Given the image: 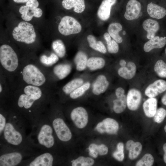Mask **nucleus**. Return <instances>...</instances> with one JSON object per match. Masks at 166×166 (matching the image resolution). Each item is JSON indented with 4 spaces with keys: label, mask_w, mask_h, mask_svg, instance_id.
Wrapping results in <instances>:
<instances>
[{
    "label": "nucleus",
    "mask_w": 166,
    "mask_h": 166,
    "mask_svg": "<svg viewBox=\"0 0 166 166\" xmlns=\"http://www.w3.org/2000/svg\"><path fill=\"white\" fill-rule=\"evenodd\" d=\"M29 125L17 113H7L6 123L0 135V144L14 149L38 151L32 146L28 140L26 130Z\"/></svg>",
    "instance_id": "obj_1"
},
{
    "label": "nucleus",
    "mask_w": 166,
    "mask_h": 166,
    "mask_svg": "<svg viewBox=\"0 0 166 166\" xmlns=\"http://www.w3.org/2000/svg\"><path fill=\"white\" fill-rule=\"evenodd\" d=\"M54 132L46 113L31 127L28 138L32 146L40 152H53L56 144Z\"/></svg>",
    "instance_id": "obj_2"
},
{
    "label": "nucleus",
    "mask_w": 166,
    "mask_h": 166,
    "mask_svg": "<svg viewBox=\"0 0 166 166\" xmlns=\"http://www.w3.org/2000/svg\"><path fill=\"white\" fill-rule=\"evenodd\" d=\"M0 166H20L25 160L39 152L13 149L0 144Z\"/></svg>",
    "instance_id": "obj_3"
},
{
    "label": "nucleus",
    "mask_w": 166,
    "mask_h": 166,
    "mask_svg": "<svg viewBox=\"0 0 166 166\" xmlns=\"http://www.w3.org/2000/svg\"><path fill=\"white\" fill-rule=\"evenodd\" d=\"M46 114L58 139L63 143L69 141L72 137V133L63 118L54 116L51 112H46Z\"/></svg>",
    "instance_id": "obj_4"
},
{
    "label": "nucleus",
    "mask_w": 166,
    "mask_h": 166,
    "mask_svg": "<svg viewBox=\"0 0 166 166\" xmlns=\"http://www.w3.org/2000/svg\"><path fill=\"white\" fill-rule=\"evenodd\" d=\"M12 35L16 41L30 44L34 42L36 34L33 25L27 22H20L14 29Z\"/></svg>",
    "instance_id": "obj_5"
},
{
    "label": "nucleus",
    "mask_w": 166,
    "mask_h": 166,
    "mask_svg": "<svg viewBox=\"0 0 166 166\" xmlns=\"http://www.w3.org/2000/svg\"><path fill=\"white\" fill-rule=\"evenodd\" d=\"M0 61L3 67L9 72L14 71L18 66L17 56L12 48L7 45L0 46Z\"/></svg>",
    "instance_id": "obj_6"
},
{
    "label": "nucleus",
    "mask_w": 166,
    "mask_h": 166,
    "mask_svg": "<svg viewBox=\"0 0 166 166\" xmlns=\"http://www.w3.org/2000/svg\"><path fill=\"white\" fill-rule=\"evenodd\" d=\"M22 75L23 80L28 84L40 86L45 81L44 74L36 66L32 64H29L24 68Z\"/></svg>",
    "instance_id": "obj_7"
},
{
    "label": "nucleus",
    "mask_w": 166,
    "mask_h": 166,
    "mask_svg": "<svg viewBox=\"0 0 166 166\" xmlns=\"http://www.w3.org/2000/svg\"><path fill=\"white\" fill-rule=\"evenodd\" d=\"M53 152H40L23 161L20 166H52L55 158Z\"/></svg>",
    "instance_id": "obj_8"
},
{
    "label": "nucleus",
    "mask_w": 166,
    "mask_h": 166,
    "mask_svg": "<svg viewBox=\"0 0 166 166\" xmlns=\"http://www.w3.org/2000/svg\"><path fill=\"white\" fill-rule=\"evenodd\" d=\"M82 29L80 24L73 17L68 16L64 17L58 26L60 34L65 35L78 34Z\"/></svg>",
    "instance_id": "obj_9"
},
{
    "label": "nucleus",
    "mask_w": 166,
    "mask_h": 166,
    "mask_svg": "<svg viewBox=\"0 0 166 166\" xmlns=\"http://www.w3.org/2000/svg\"><path fill=\"white\" fill-rule=\"evenodd\" d=\"M70 117L75 125L79 128L85 127L88 121L87 112L82 107H78L73 109L70 113Z\"/></svg>",
    "instance_id": "obj_10"
},
{
    "label": "nucleus",
    "mask_w": 166,
    "mask_h": 166,
    "mask_svg": "<svg viewBox=\"0 0 166 166\" xmlns=\"http://www.w3.org/2000/svg\"><path fill=\"white\" fill-rule=\"evenodd\" d=\"M119 128L118 123L114 119L107 118L99 122L96 127V129L100 133L115 134Z\"/></svg>",
    "instance_id": "obj_11"
},
{
    "label": "nucleus",
    "mask_w": 166,
    "mask_h": 166,
    "mask_svg": "<svg viewBox=\"0 0 166 166\" xmlns=\"http://www.w3.org/2000/svg\"><path fill=\"white\" fill-rule=\"evenodd\" d=\"M166 90V81L162 79L156 80L145 89V95L149 98L156 97Z\"/></svg>",
    "instance_id": "obj_12"
},
{
    "label": "nucleus",
    "mask_w": 166,
    "mask_h": 166,
    "mask_svg": "<svg viewBox=\"0 0 166 166\" xmlns=\"http://www.w3.org/2000/svg\"><path fill=\"white\" fill-rule=\"evenodd\" d=\"M142 98L140 92L136 89H130L126 97L127 105L128 109L132 111L137 110L140 104Z\"/></svg>",
    "instance_id": "obj_13"
},
{
    "label": "nucleus",
    "mask_w": 166,
    "mask_h": 166,
    "mask_svg": "<svg viewBox=\"0 0 166 166\" xmlns=\"http://www.w3.org/2000/svg\"><path fill=\"white\" fill-rule=\"evenodd\" d=\"M141 10L140 3L136 0H130L127 3L124 14L125 18L132 20L137 18Z\"/></svg>",
    "instance_id": "obj_14"
},
{
    "label": "nucleus",
    "mask_w": 166,
    "mask_h": 166,
    "mask_svg": "<svg viewBox=\"0 0 166 166\" xmlns=\"http://www.w3.org/2000/svg\"><path fill=\"white\" fill-rule=\"evenodd\" d=\"M109 85V82L106 77L103 75H100L97 77L93 84V93L95 95H99L107 90Z\"/></svg>",
    "instance_id": "obj_15"
},
{
    "label": "nucleus",
    "mask_w": 166,
    "mask_h": 166,
    "mask_svg": "<svg viewBox=\"0 0 166 166\" xmlns=\"http://www.w3.org/2000/svg\"><path fill=\"white\" fill-rule=\"evenodd\" d=\"M116 0H103L97 11V14L100 19L103 21L108 19L110 15L111 10Z\"/></svg>",
    "instance_id": "obj_16"
},
{
    "label": "nucleus",
    "mask_w": 166,
    "mask_h": 166,
    "mask_svg": "<svg viewBox=\"0 0 166 166\" xmlns=\"http://www.w3.org/2000/svg\"><path fill=\"white\" fill-rule=\"evenodd\" d=\"M19 12L22 14V18L26 21H30L33 17H40L42 14V11L40 8L31 9L26 6H21L19 8Z\"/></svg>",
    "instance_id": "obj_17"
},
{
    "label": "nucleus",
    "mask_w": 166,
    "mask_h": 166,
    "mask_svg": "<svg viewBox=\"0 0 166 166\" xmlns=\"http://www.w3.org/2000/svg\"><path fill=\"white\" fill-rule=\"evenodd\" d=\"M136 70L135 64L129 61L125 66H121L118 70V75L121 77L127 80H130L135 76Z\"/></svg>",
    "instance_id": "obj_18"
},
{
    "label": "nucleus",
    "mask_w": 166,
    "mask_h": 166,
    "mask_svg": "<svg viewBox=\"0 0 166 166\" xmlns=\"http://www.w3.org/2000/svg\"><path fill=\"white\" fill-rule=\"evenodd\" d=\"M166 44L165 37H160L158 36H155L144 44V50L145 52H149L154 49L161 48L164 47Z\"/></svg>",
    "instance_id": "obj_19"
},
{
    "label": "nucleus",
    "mask_w": 166,
    "mask_h": 166,
    "mask_svg": "<svg viewBox=\"0 0 166 166\" xmlns=\"http://www.w3.org/2000/svg\"><path fill=\"white\" fill-rule=\"evenodd\" d=\"M143 29L147 32V38L148 39L153 38L156 33L159 30L160 26L157 22L151 19L145 20L142 23Z\"/></svg>",
    "instance_id": "obj_20"
},
{
    "label": "nucleus",
    "mask_w": 166,
    "mask_h": 166,
    "mask_svg": "<svg viewBox=\"0 0 166 166\" xmlns=\"http://www.w3.org/2000/svg\"><path fill=\"white\" fill-rule=\"evenodd\" d=\"M62 4L66 10L73 8L74 11L78 13L83 12L85 8L84 0H63Z\"/></svg>",
    "instance_id": "obj_21"
},
{
    "label": "nucleus",
    "mask_w": 166,
    "mask_h": 166,
    "mask_svg": "<svg viewBox=\"0 0 166 166\" xmlns=\"http://www.w3.org/2000/svg\"><path fill=\"white\" fill-rule=\"evenodd\" d=\"M147 11L150 17L156 19L162 18L166 15V10L164 8L152 2L148 4Z\"/></svg>",
    "instance_id": "obj_22"
},
{
    "label": "nucleus",
    "mask_w": 166,
    "mask_h": 166,
    "mask_svg": "<svg viewBox=\"0 0 166 166\" xmlns=\"http://www.w3.org/2000/svg\"><path fill=\"white\" fill-rule=\"evenodd\" d=\"M126 148L129 151V159L132 160L136 158L140 154L142 149V145L139 142H135L132 140H129L126 142Z\"/></svg>",
    "instance_id": "obj_23"
},
{
    "label": "nucleus",
    "mask_w": 166,
    "mask_h": 166,
    "mask_svg": "<svg viewBox=\"0 0 166 166\" xmlns=\"http://www.w3.org/2000/svg\"><path fill=\"white\" fill-rule=\"evenodd\" d=\"M157 100L154 97L150 98L143 104V109L145 115L148 117H153L157 110Z\"/></svg>",
    "instance_id": "obj_24"
},
{
    "label": "nucleus",
    "mask_w": 166,
    "mask_h": 166,
    "mask_svg": "<svg viewBox=\"0 0 166 166\" xmlns=\"http://www.w3.org/2000/svg\"><path fill=\"white\" fill-rule=\"evenodd\" d=\"M72 69L71 65L69 64H60L55 66L53 72L56 76L60 80L66 77L70 73Z\"/></svg>",
    "instance_id": "obj_25"
},
{
    "label": "nucleus",
    "mask_w": 166,
    "mask_h": 166,
    "mask_svg": "<svg viewBox=\"0 0 166 166\" xmlns=\"http://www.w3.org/2000/svg\"><path fill=\"white\" fill-rule=\"evenodd\" d=\"M122 29L121 24L118 22L113 23L109 26L108 33L117 43H121L123 41L122 38L119 34V32Z\"/></svg>",
    "instance_id": "obj_26"
},
{
    "label": "nucleus",
    "mask_w": 166,
    "mask_h": 166,
    "mask_svg": "<svg viewBox=\"0 0 166 166\" xmlns=\"http://www.w3.org/2000/svg\"><path fill=\"white\" fill-rule=\"evenodd\" d=\"M88 60L87 56L85 53L79 51L74 59L77 70L80 71L84 70L87 67Z\"/></svg>",
    "instance_id": "obj_27"
},
{
    "label": "nucleus",
    "mask_w": 166,
    "mask_h": 166,
    "mask_svg": "<svg viewBox=\"0 0 166 166\" xmlns=\"http://www.w3.org/2000/svg\"><path fill=\"white\" fill-rule=\"evenodd\" d=\"M105 63V60L101 57H92L88 60L87 67L91 70H96L103 68Z\"/></svg>",
    "instance_id": "obj_28"
},
{
    "label": "nucleus",
    "mask_w": 166,
    "mask_h": 166,
    "mask_svg": "<svg viewBox=\"0 0 166 166\" xmlns=\"http://www.w3.org/2000/svg\"><path fill=\"white\" fill-rule=\"evenodd\" d=\"M83 80L80 78H75L70 81L63 87L62 90L66 94H69L72 92L83 84Z\"/></svg>",
    "instance_id": "obj_29"
},
{
    "label": "nucleus",
    "mask_w": 166,
    "mask_h": 166,
    "mask_svg": "<svg viewBox=\"0 0 166 166\" xmlns=\"http://www.w3.org/2000/svg\"><path fill=\"white\" fill-rule=\"evenodd\" d=\"M24 92L25 94L31 97L37 101L41 99L42 97V91L41 89L37 86L33 85H27L24 88Z\"/></svg>",
    "instance_id": "obj_30"
},
{
    "label": "nucleus",
    "mask_w": 166,
    "mask_h": 166,
    "mask_svg": "<svg viewBox=\"0 0 166 166\" xmlns=\"http://www.w3.org/2000/svg\"><path fill=\"white\" fill-rule=\"evenodd\" d=\"M113 103L114 111L117 113H121L125 110L127 105L126 97L124 95L117 97V98L113 101Z\"/></svg>",
    "instance_id": "obj_31"
},
{
    "label": "nucleus",
    "mask_w": 166,
    "mask_h": 166,
    "mask_svg": "<svg viewBox=\"0 0 166 166\" xmlns=\"http://www.w3.org/2000/svg\"><path fill=\"white\" fill-rule=\"evenodd\" d=\"M94 163V160L89 157L80 156L72 161L73 166H91Z\"/></svg>",
    "instance_id": "obj_32"
},
{
    "label": "nucleus",
    "mask_w": 166,
    "mask_h": 166,
    "mask_svg": "<svg viewBox=\"0 0 166 166\" xmlns=\"http://www.w3.org/2000/svg\"><path fill=\"white\" fill-rule=\"evenodd\" d=\"M52 47L55 52L59 57L62 58L65 55V46L61 40L58 39L54 41L52 44Z\"/></svg>",
    "instance_id": "obj_33"
},
{
    "label": "nucleus",
    "mask_w": 166,
    "mask_h": 166,
    "mask_svg": "<svg viewBox=\"0 0 166 166\" xmlns=\"http://www.w3.org/2000/svg\"><path fill=\"white\" fill-rule=\"evenodd\" d=\"M90 85V83L89 82L83 84L69 94L70 97L73 99H75L81 96L89 89Z\"/></svg>",
    "instance_id": "obj_34"
},
{
    "label": "nucleus",
    "mask_w": 166,
    "mask_h": 166,
    "mask_svg": "<svg viewBox=\"0 0 166 166\" xmlns=\"http://www.w3.org/2000/svg\"><path fill=\"white\" fill-rule=\"evenodd\" d=\"M154 69L159 77L166 78V63L163 60L160 59L156 62Z\"/></svg>",
    "instance_id": "obj_35"
},
{
    "label": "nucleus",
    "mask_w": 166,
    "mask_h": 166,
    "mask_svg": "<svg viewBox=\"0 0 166 166\" xmlns=\"http://www.w3.org/2000/svg\"><path fill=\"white\" fill-rule=\"evenodd\" d=\"M40 60L41 62L44 65L51 66L58 61L59 58L57 55L52 53L49 57L45 55H42L40 57Z\"/></svg>",
    "instance_id": "obj_36"
},
{
    "label": "nucleus",
    "mask_w": 166,
    "mask_h": 166,
    "mask_svg": "<svg viewBox=\"0 0 166 166\" xmlns=\"http://www.w3.org/2000/svg\"><path fill=\"white\" fill-rule=\"evenodd\" d=\"M154 159L152 156L150 154L147 153L136 164V166H151L154 163Z\"/></svg>",
    "instance_id": "obj_37"
},
{
    "label": "nucleus",
    "mask_w": 166,
    "mask_h": 166,
    "mask_svg": "<svg viewBox=\"0 0 166 166\" xmlns=\"http://www.w3.org/2000/svg\"><path fill=\"white\" fill-rule=\"evenodd\" d=\"M124 145L122 142L119 143L117 145V150L113 154V157L119 161H122L124 159Z\"/></svg>",
    "instance_id": "obj_38"
},
{
    "label": "nucleus",
    "mask_w": 166,
    "mask_h": 166,
    "mask_svg": "<svg viewBox=\"0 0 166 166\" xmlns=\"http://www.w3.org/2000/svg\"><path fill=\"white\" fill-rule=\"evenodd\" d=\"M88 149L95 150L100 155H105L108 151V148L105 145L102 144L98 145L95 144H92L90 145Z\"/></svg>",
    "instance_id": "obj_39"
},
{
    "label": "nucleus",
    "mask_w": 166,
    "mask_h": 166,
    "mask_svg": "<svg viewBox=\"0 0 166 166\" xmlns=\"http://www.w3.org/2000/svg\"><path fill=\"white\" fill-rule=\"evenodd\" d=\"M166 116V110L162 108L157 109L154 116V120L156 123H160L164 120Z\"/></svg>",
    "instance_id": "obj_40"
},
{
    "label": "nucleus",
    "mask_w": 166,
    "mask_h": 166,
    "mask_svg": "<svg viewBox=\"0 0 166 166\" xmlns=\"http://www.w3.org/2000/svg\"><path fill=\"white\" fill-rule=\"evenodd\" d=\"M107 44V49L109 53H116L118 52L119 49V45L115 40H111L110 42Z\"/></svg>",
    "instance_id": "obj_41"
},
{
    "label": "nucleus",
    "mask_w": 166,
    "mask_h": 166,
    "mask_svg": "<svg viewBox=\"0 0 166 166\" xmlns=\"http://www.w3.org/2000/svg\"><path fill=\"white\" fill-rule=\"evenodd\" d=\"M7 113H4L1 112L0 113V135L2 134L7 122Z\"/></svg>",
    "instance_id": "obj_42"
},
{
    "label": "nucleus",
    "mask_w": 166,
    "mask_h": 166,
    "mask_svg": "<svg viewBox=\"0 0 166 166\" xmlns=\"http://www.w3.org/2000/svg\"><path fill=\"white\" fill-rule=\"evenodd\" d=\"M94 50L104 54L105 53L107 52L105 45L101 41H97Z\"/></svg>",
    "instance_id": "obj_43"
},
{
    "label": "nucleus",
    "mask_w": 166,
    "mask_h": 166,
    "mask_svg": "<svg viewBox=\"0 0 166 166\" xmlns=\"http://www.w3.org/2000/svg\"><path fill=\"white\" fill-rule=\"evenodd\" d=\"M87 40L90 47L94 49L97 42L95 37L92 35H89L87 37Z\"/></svg>",
    "instance_id": "obj_44"
},
{
    "label": "nucleus",
    "mask_w": 166,
    "mask_h": 166,
    "mask_svg": "<svg viewBox=\"0 0 166 166\" xmlns=\"http://www.w3.org/2000/svg\"><path fill=\"white\" fill-rule=\"evenodd\" d=\"M26 6L31 9L37 8L39 6V3L37 0H30L26 2Z\"/></svg>",
    "instance_id": "obj_45"
},
{
    "label": "nucleus",
    "mask_w": 166,
    "mask_h": 166,
    "mask_svg": "<svg viewBox=\"0 0 166 166\" xmlns=\"http://www.w3.org/2000/svg\"><path fill=\"white\" fill-rule=\"evenodd\" d=\"M125 91L122 87L117 88L115 91V94L117 97H119L124 95Z\"/></svg>",
    "instance_id": "obj_46"
},
{
    "label": "nucleus",
    "mask_w": 166,
    "mask_h": 166,
    "mask_svg": "<svg viewBox=\"0 0 166 166\" xmlns=\"http://www.w3.org/2000/svg\"><path fill=\"white\" fill-rule=\"evenodd\" d=\"M89 154L90 156L94 158H96L97 157L98 154L97 151L92 149H89Z\"/></svg>",
    "instance_id": "obj_47"
},
{
    "label": "nucleus",
    "mask_w": 166,
    "mask_h": 166,
    "mask_svg": "<svg viewBox=\"0 0 166 166\" xmlns=\"http://www.w3.org/2000/svg\"><path fill=\"white\" fill-rule=\"evenodd\" d=\"M104 37L106 41V43H108L111 41L110 36L108 33H105L104 34Z\"/></svg>",
    "instance_id": "obj_48"
},
{
    "label": "nucleus",
    "mask_w": 166,
    "mask_h": 166,
    "mask_svg": "<svg viewBox=\"0 0 166 166\" xmlns=\"http://www.w3.org/2000/svg\"><path fill=\"white\" fill-rule=\"evenodd\" d=\"M163 149L164 152V160L165 163L166 164V143H165L163 146Z\"/></svg>",
    "instance_id": "obj_49"
},
{
    "label": "nucleus",
    "mask_w": 166,
    "mask_h": 166,
    "mask_svg": "<svg viewBox=\"0 0 166 166\" xmlns=\"http://www.w3.org/2000/svg\"><path fill=\"white\" fill-rule=\"evenodd\" d=\"M161 101L162 103L166 106V93L162 97Z\"/></svg>",
    "instance_id": "obj_50"
},
{
    "label": "nucleus",
    "mask_w": 166,
    "mask_h": 166,
    "mask_svg": "<svg viewBox=\"0 0 166 166\" xmlns=\"http://www.w3.org/2000/svg\"><path fill=\"white\" fill-rule=\"evenodd\" d=\"M119 64L121 66H124L126 65L127 63L124 60L121 59L120 61Z\"/></svg>",
    "instance_id": "obj_51"
},
{
    "label": "nucleus",
    "mask_w": 166,
    "mask_h": 166,
    "mask_svg": "<svg viewBox=\"0 0 166 166\" xmlns=\"http://www.w3.org/2000/svg\"><path fill=\"white\" fill-rule=\"evenodd\" d=\"M14 2L17 3H24L27 2L30 0H13Z\"/></svg>",
    "instance_id": "obj_52"
},
{
    "label": "nucleus",
    "mask_w": 166,
    "mask_h": 166,
    "mask_svg": "<svg viewBox=\"0 0 166 166\" xmlns=\"http://www.w3.org/2000/svg\"><path fill=\"white\" fill-rule=\"evenodd\" d=\"M2 90V88L1 84L0 85V92L1 93Z\"/></svg>",
    "instance_id": "obj_53"
},
{
    "label": "nucleus",
    "mask_w": 166,
    "mask_h": 166,
    "mask_svg": "<svg viewBox=\"0 0 166 166\" xmlns=\"http://www.w3.org/2000/svg\"><path fill=\"white\" fill-rule=\"evenodd\" d=\"M123 34L124 35L125 34H126V32H125V31H123Z\"/></svg>",
    "instance_id": "obj_54"
},
{
    "label": "nucleus",
    "mask_w": 166,
    "mask_h": 166,
    "mask_svg": "<svg viewBox=\"0 0 166 166\" xmlns=\"http://www.w3.org/2000/svg\"><path fill=\"white\" fill-rule=\"evenodd\" d=\"M164 131H165L166 132V125L164 127Z\"/></svg>",
    "instance_id": "obj_55"
},
{
    "label": "nucleus",
    "mask_w": 166,
    "mask_h": 166,
    "mask_svg": "<svg viewBox=\"0 0 166 166\" xmlns=\"http://www.w3.org/2000/svg\"><path fill=\"white\" fill-rule=\"evenodd\" d=\"M165 54L166 55V47L165 49Z\"/></svg>",
    "instance_id": "obj_56"
}]
</instances>
